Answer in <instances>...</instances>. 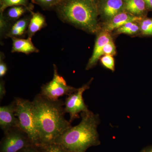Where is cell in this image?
<instances>
[{"label":"cell","mask_w":152,"mask_h":152,"mask_svg":"<svg viewBox=\"0 0 152 152\" xmlns=\"http://www.w3.org/2000/svg\"><path fill=\"white\" fill-rule=\"evenodd\" d=\"M5 55L2 52L0 54V77L1 78L7 74L8 67L4 61Z\"/></svg>","instance_id":"d4e9b609"},{"label":"cell","mask_w":152,"mask_h":152,"mask_svg":"<svg viewBox=\"0 0 152 152\" xmlns=\"http://www.w3.org/2000/svg\"><path fill=\"white\" fill-rule=\"evenodd\" d=\"M19 152H42L39 146L33 145L25 148Z\"/></svg>","instance_id":"484cf974"},{"label":"cell","mask_w":152,"mask_h":152,"mask_svg":"<svg viewBox=\"0 0 152 152\" xmlns=\"http://www.w3.org/2000/svg\"><path fill=\"white\" fill-rule=\"evenodd\" d=\"M28 11L29 12V10L24 6H14L11 7L3 13L7 21L12 25L20 19L21 17Z\"/></svg>","instance_id":"2e32d148"},{"label":"cell","mask_w":152,"mask_h":152,"mask_svg":"<svg viewBox=\"0 0 152 152\" xmlns=\"http://www.w3.org/2000/svg\"><path fill=\"white\" fill-rule=\"evenodd\" d=\"M118 34H126L128 35H134L140 31V25L136 22H131L125 24L121 27L116 30Z\"/></svg>","instance_id":"ac0fdd59"},{"label":"cell","mask_w":152,"mask_h":152,"mask_svg":"<svg viewBox=\"0 0 152 152\" xmlns=\"http://www.w3.org/2000/svg\"><path fill=\"white\" fill-rule=\"evenodd\" d=\"M80 116L78 125L68 128L54 142L70 152H86L89 148L101 144L98 132L101 121L99 115L89 110L81 113Z\"/></svg>","instance_id":"7a4b0ae2"},{"label":"cell","mask_w":152,"mask_h":152,"mask_svg":"<svg viewBox=\"0 0 152 152\" xmlns=\"http://www.w3.org/2000/svg\"><path fill=\"white\" fill-rule=\"evenodd\" d=\"M110 33L102 30V31L98 33L95 42L92 55L86 66V70H87L91 69L96 65L98 61L102 56L104 47L106 44L113 40Z\"/></svg>","instance_id":"9c48e42d"},{"label":"cell","mask_w":152,"mask_h":152,"mask_svg":"<svg viewBox=\"0 0 152 152\" xmlns=\"http://www.w3.org/2000/svg\"><path fill=\"white\" fill-rule=\"evenodd\" d=\"M124 2L125 9L136 16L141 17L145 12L146 5L144 0H124Z\"/></svg>","instance_id":"9a60e30c"},{"label":"cell","mask_w":152,"mask_h":152,"mask_svg":"<svg viewBox=\"0 0 152 152\" xmlns=\"http://www.w3.org/2000/svg\"><path fill=\"white\" fill-rule=\"evenodd\" d=\"M101 64L106 69L114 72L115 70V60L113 56L104 55L100 58Z\"/></svg>","instance_id":"603a6c76"},{"label":"cell","mask_w":152,"mask_h":152,"mask_svg":"<svg viewBox=\"0 0 152 152\" xmlns=\"http://www.w3.org/2000/svg\"><path fill=\"white\" fill-rule=\"evenodd\" d=\"M54 74L50 81L41 87L40 94L45 98L56 101L64 95L69 96L77 91L78 88L68 86L64 79L60 75L56 66L53 65Z\"/></svg>","instance_id":"8992f818"},{"label":"cell","mask_w":152,"mask_h":152,"mask_svg":"<svg viewBox=\"0 0 152 152\" xmlns=\"http://www.w3.org/2000/svg\"><path fill=\"white\" fill-rule=\"evenodd\" d=\"M140 152H152V145L144 148Z\"/></svg>","instance_id":"f1b7e54d"},{"label":"cell","mask_w":152,"mask_h":152,"mask_svg":"<svg viewBox=\"0 0 152 152\" xmlns=\"http://www.w3.org/2000/svg\"><path fill=\"white\" fill-rule=\"evenodd\" d=\"M142 19L141 17L136 16L130 13L121 12L107 22L103 31L110 32L129 22H140Z\"/></svg>","instance_id":"30bf717a"},{"label":"cell","mask_w":152,"mask_h":152,"mask_svg":"<svg viewBox=\"0 0 152 152\" xmlns=\"http://www.w3.org/2000/svg\"><path fill=\"white\" fill-rule=\"evenodd\" d=\"M124 8V2L123 0H105L101 7V13L108 21L118 14L123 12Z\"/></svg>","instance_id":"7c38bea8"},{"label":"cell","mask_w":152,"mask_h":152,"mask_svg":"<svg viewBox=\"0 0 152 152\" xmlns=\"http://www.w3.org/2000/svg\"><path fill=\"white\" fill-rule=\"evenodd\" d=\"M139 25L142 34L152 36V18L143 19L140 21Z\"/></svg>","instance_id":"ffe728a7"},{"label":"cell","mask_w":152,"mask_h":152,"mask_svg":"<svg viewBox=\"0 0 152 152\" xmlns=\"http://www.w3.org/2000/svg\"><path fill=\"white\" fill-rule=\"evenodd\" d=\"M93 79H91L89 82L83 85L75 92L69 95L66 98L64 102V111L65 113L69 114L70 122L72 123L74 120L79 118L80 113L90 110L88 106L85 104L83 94L85 91L90 88Z\"/></svg>","instance_id":"52a82bcc"},{"label":"cell","mask_w":152,"mask_h":152,"mask_svg":"<svg viewBox=\"0 0 152 152\" xmlns=\"http://www.w3.org/2000/svg\"><path fill=\"white\" fill-rule=\"evenodd\" d=\"M146 7L150 10H152V0H144Z\"/></svg>","instance_id":"83f0119b"},{"label":"cell","mask_w":152,"mask_h":152,"mask_svg":"<svg viewBox=\"0 0 152 152\" xmlns=\"http://www.w3.org/2000/svg\"><path fill=\"white\" fill-rule=\"evenodd\" d=\"M116 53V46L113 41L112 40L106 44L104 47L102 52V56L104 55L114 56Z\"/></svg>","instance_id":"cb8c5ba5"},{"label":"cell","mask_w":152,"mask_h":152,"mask_svg":"<svg viewBox=\"0 0 152 152\" xmlns=\"http://www.w3.org/2000/svg\"><path fill=\"white\" fill-rule=\"evenodd\" d=\"M55 9L64 23L91 34L99 31V11L92 0H61Z\"/></svg>","instance_id":"3957f363"},{"label":"cell","mask_w":152,"mask_h":152,"mask_svg":"<svg viewBox=\"0 0 152 152\" xmlns=\"http://www.w3.org/2000/svg\"><path fill=\"white\" fill-rule=\"evenodd\" d=\"M12 53H22L26 55H29L39 51L33 44L31 38H12Z\"/></svg>","instance_id":"4fadbf2b"},{"label":"cell","mask_w":152,"mask_h":152,"mask_svg":"<svg viewBox=\"0 0 152 152\" xmlns=\"http://www.w3.org/2000/svg\"><path fill=\"white\" fill-rule=\"evenodd\" d=\"M22 6L29 11H32L33 6L28 0H0V13H3L6 9L14 6Z\"/></svg>","instance_id":"e0dca14e"},{"label":"cell","mask_w":152,"mask_h":152,"mask_svg":"<svg viewBox=\"0 0 152 152\" xmlns=\"http://www.w3.org/2000/svg\"><path fill=\"white\" fill-rule=\"evenodd\" d=\"M15 110L14 100L7 105L0 107V127L4 133L12 128L19 127Z\"/></svg>","instance_id":"ba28073f"},{"label":"cell","mask_w":152,"mask_h":152,"mask_svg":"<svg viewBox=\"0 0 152 152\" xmlns=\"http://www.w3.org/2000/svg\"><path fill=\"white\" fill-rule=\"evenodd\" d=\"M31 15H27L19 19L11 25L6 38L24 37L27 34V31Z\"/></svg>","instance_id":"8fae6325"},{"label":"cell","mask_w":152,"mask_h":152,"mask_svg":"<svg viewBox=\"0 0 152 152\" xmlns=\"http://www.w3.org/2000/svg\"><path fill=\"white\" fill-rule=\"evenodd\" d=\"M6 91L5 82L3 80H1L0 81V100L1 101L3 99L5 96Z\"/></svg>","instance_id":"4316f807"},{"label":"cell","mask_w":152,"mask_h":152,"mask_svg":"<svg viewBox=\"0 0 152 152\" xmlns=\"http://www.w3.org/2000/svg\"><path fill=\"white\" fill-rule=\"evenodd\" d=\"M11 25L4 17L3 13H0V35L1 39L6 37Z\"/></svg>","instance_id":"7402d4cb"},{"label":"cell","mask_w":152,"mask_h":152,"mask_svg":"<svg viewBox=\"0 0 152 152\" xmlns=\"http://www.w3.org/2000/svg\"><path fill=\"white\" fill-rule=\"evenodd\" d=\"M39 147L42 152H70L62 145L56 142L42 144Z\"/></svg>","instance_id":"d6986e66"},{"label":"cell","mask_w":152,"mask_h":152,"mask_svg":"<svg viewBox=\"0 0 152 152\" xmlns=\"http://www.w3.org/2000/svg\"><path fill=\"white\" fill-rule=\"evenodd\" d=\"M34 144L24 131L14 127L4 133L0 142V152H19Z\"/></svg>","instance_id":"5b68a950"},{"label":"cell","mask_w":152,"mask_h":152,"mask_svg":"<svg viewBox=\"0 0 152 152\" xmlns=\"http://www.w3.org/2000/svg\"><path fill=\"white\" fill-rule=\"evenodd\" d=\"M60 1L61 0H33V2L45 10L55 9Z\"/></svg>","instance_id":"44dd1931"},{"label":"cell","mask_w":152,"mask_h":152,"mask_svg":"<svg viewBox=\"0 0 152 152\" xmlns=\"http://www.w3.org/2000/svg\"><path fill=\"white\" fill-rule=\"evenodd\" d=\"M32 103L41 145L54 142L72 126L71 123L65 118L64 102L61 100H51L39 94L36 95Z\"/></svg>","instance_id":"6da1fadb"},{"label":"cell","mask_w":152,"mask_h":152,"mask_svg":"<svg viewBox=\"0 0 152 152\" xmlns=\"http://www.w3.org/2000/svg\"><path fill=\"white\" fill-rule=\"evenodd\" d=\"M14 101L19 128L27 134L34 145L39 146L41 140L34 116L32 102L19 97L15 98Z\"/></svg>","instance_id":"277c9868"},{"label":"cell","mask_w":152,"mask_h":152,"mask_svg":"<svg viewBox=\"0 0 152 152\" xmlns=\"http://www.w3.org/2000/svg\"><path fill=\"white\" fill-rule=\"evenodd\" d=\"M30 13L31 17L28 27L27 35L28 37L32 39L38 31L46 27L47 24L45 18L41 13L34 12L32 11Z\"/></svg>","instance_id":"5bb4252c"},{"label":"cell","mask_w":152,"mask_h":152,"mask_svg":"<svg viewBox=\"0 0 152 152\" xmlns=\"http://www.w3.org/2000/svg\"><path fill=\"white\" fill-rule=\"evenodd\" d=\"M92 1H94V2H95V0H92Z\"/></svg>","instance_id":"f546056e"}]
</instances>
